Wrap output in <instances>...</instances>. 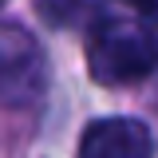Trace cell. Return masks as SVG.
<instances>
[{"label": "cell", "instance_id": "6", "mask_svg": "<svg viewBox=\"0 0 158 158\" xmlns=\"http://www.w3.org/2000/svg\"><path fill=\"white\" fill-rule=\"evenodd\" d=\"M0 8H4V0H0Z\"/></svg>", "mask_w": 158, "mask_h": 158}, {"label": "cell", "instance_id": "3", "mask_svg": "<svg viewBox=\"0 0 158 158\" xmlns=\"http://www.w3.org/2000/svg\"><path fill=\"white\" fill-rule=\"evenodd\" d=\"M79 158H154V138L138 118H95L79 138Z\"/></svg>", "mask_w": 158, "mask_h": 158}, {"label": "cell", "instance_id": "4", "mask_svg": "<svg viewBox=\"0 0 158 158\" xmlns=\"http://www.w3.org/2000/svg\"><path fill=\"white\" fill-rule=\"evenodd\" d=\"M79 8H87V0H44L48 20H52V24H59V28H63V24H71Z\"/></svg>", "mask_w": 158, "mask_h": 158}, {"label": "cell", "instance_id": "5", "mask_svg": "<svg viewBox=\"0 0 158 158\" xmlns=\"http://www.w3.org/2000/svg\"><path fill=\"white\" fill-rule=\"evenodd\" d=\"M123 4H131L142 20H150V24H158V0H123Z\"/></svg>", "mask_w": 158, "mask_h": 158}, {"label": "cell", "instance_id": "1", "mask_svg": "<svg viewBox=\"0 0 158 158\" xmlns=\"http://www.w3.org/2000/svg\"><path fill=\"white\" fill-rule=\"evenodd\" d=\"M158 67V40L127 20H103L87 40V71L103 87H127Z\"/></svg>", "mask_w": 158, "mask_h": 158}, {"label": "cell", "instance_id": "2", "mask_svg": "<svg viewBox=\"0 0 158 158\" xmlns=\"http://www.w3.org/2000/svg\"><path fill=\"white\" fill-rule=\"evenodd\" d=\"M48 91V56L20 24H0V107H36Z\"/></svg>", "mask_w": 158, "mask_h": 158}]
</instances>
